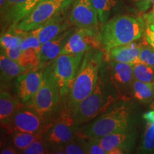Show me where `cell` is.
I'll return each mask as SVG.
<instances>
[{
	"label": "cell",
	"instance_id": "obj_3",
	"mask_svg": "<svg viewBox=\"0 0 154 154\" xmlns=\"http://www.w3.org/2000/svg\"><path fill=\"white\" fill-rule=\"evenodd\" d=\"M144 21L130 15H116L101 24L99 36L106 53L117 46L137 41L145 34Z\"/></svg>",
	"mask_w": 154,
	"mask_h": 154
},
{
	"label": "cell",
	"instance_id": "obj_15",
	"mask_svg": "<svg viewBox=\"0 0 154 154\" xmlns=\"http://www.w3.org/2000/svg\"><path fill=\"white\" fill-rule=\"evenodd\" d=\"M107 61L111 79L121 95L125 97V93L129 90L132 91V82L134 79L132 65L116 61Z\"/></svg>",
	"mask_w": 154,
	"mask_h": 154
},
{
	"label": "cell",
	"instance_id": "obj_26",
	"mask_svg": "<svg viewBox=\"0 0 154 154\" xmlns=\"http://www.w3.org/2000/svg\"><path fill=\"white\" fill-rule=\"evenodd\" d=\"M21 66L28 69L37 68L40 64L39 51L35 49H26L22 51L18 59Z\"/></svg>",
	"mask_w": 154,
	"mask_h": 154
},
{
	"label": "cell",
	"instance_id": "obj_25",
	"mask_svg": "<svg viewBox=\"0 0 154 154\" xmlns=\"http://www.w3.org/2000/svg\"><path fill=\"white\" fill-rule=\"evenodd\" d=\"M134 79L143 82H154V68L141 61L132 65Z\"/></svg>",
	"mask_w": 154,
	"mask_h": 154
},
{
	"label": "cell",
	"instance_id": "obj_10",
	"mask_svg": "<svg viewBox=\"0 0 154 154\" xmlns=\"http://www.w3.org/2000/svg\"><path fill=\"white\" fill-rule=\"evenodd\" d=\"M99 30L88 28H76L66 44L61 51L63 54H77L86 52L93 48H101Z\"/></svg>",
	"mask_w": 154,
	"mask_h": 154
},
{
	"label": "cell",
	"instance_id": "obj_1",
	"mask_svg": "<svg viewBox=\"0 0 154 154\" xmlns=\"http://www.w3.org/2000/svg\"><path fill=\"white\" fill-rule=\"evenodd\" d=\"M105 60H103L100 69L95 88L81 102L72 113L77 126L93 120L105 112L121 98H125L111 81L108 68V61Z\"/></svg>",
	"mask_w": 154,
	"mask_h": 154
},
{
	"label": "cell",
	"instance_id": "obj_11",
	"mask_svg": "<svg viewBox=\"0 0 154 154\" xmlns=\"http://www.w3.org/2000/svg\"><path fill=\"white\" fill-rule=\"evenodd\" d=\"M72 26L77 28H88L99 30L97 11L91 0H75L69 16Z\"/></svg>",
	"mask_w": 154,
	"mask_h": 154
},
{
	"label": "cell",
	"instance_id": "obj_5",
	"mask_svg": "<svg viewBox=\"0 0 154 154\" xmlns=\"http://www.w3.org/2000/svg\"><path fill=\"white\" fill-rule=\"evenodd\" d=\"M61 99L59 86L48 65L44 69L43 79L37 93L26 104L30 106L48 120L59 108Z\"/></svg>",
	"mask_w": 154,
	"mask_h": 154
},
{
	"label": "cell",
	"instance_id": "obj_40",
	"mask_svg": "<svg viewBox=\"0 0 154 154\" xmlns=\"http://www.w3.org/2000/svg\"><path fill=\"white\" fill-rule=\"evenodd\" d=\"M149 2L151 6H154V0H149Z\"/></svg>",
	"mask_w": 154,
	"mask_h": 154
},
{
	"label": "cell",
	"instance_id": "obj_20",
	"mask_svg": "<svg viewBox=\"0 0 154 154\" xmlns=\"http://www.w3.org/2000/svg\"><path fill=\"white\" fill-rule=\"evenodd\" d=\"M18 102L8 91L2 88L0 92V121L1 126L8 130Z\"/></svg>",
	"mask_w": 154,
	"mask_h": 154
},
{
	"label": "cell",
	"instance_id": "obj_23",
	"mask_svg": "<svg viewBox=\"0 0 154 154\" xmlns=\"http://www.w3.org/2000/svg\"><path fill=\"white\" fill-rule=\"evenodd\" d=\"M91 2L97 11L101 24L111 18L119 4V0H91Z\"/></svg>",
	"mask_w": 154,
	"mask_h": 154
},
{
	"label": "cell",
	"instance_id": "obj_14",
	"mask_svg": "<svg viewBox=\"0 0 154 154\" xmlns=\"http://www.w3.org/2000/svg\"><path fill=\"white\" fill-rule=\"evenodd\" d=\"M43 72L44 69L37 67L29 69L17 78V93L22 103L29 102L37 93L43 79Z\"/></svg>",
	"mask_w": 154,
	"mask_h": 154
},
{
	"label": "cell",
	"instance_id": "obj_24",
	"mask_svg": "<svg viewBox=\"0 0 154 154\" xmlns=\"http://www.w3.org/2000/svg\"><path fill=\"white\" fill-rule=\"evenodd\" d=\"M43 131L44 130L38 133L14 131L11 133V143L22 153V151L28 148L34 141L42 137Z\"/></svg>",
	"mask_w": 154,
	"mask_h": 154
},
{
	"label": "cell",
	"instance_id": "obj_2",
	"mask_svg": "<svg viewBox=\"0 0 154 154\" xmlns=\"http://www.w3.org/2000/svg\"><path fill=\"white\" fill-rule=\"evenodd\" d=\"M105 56L106 52L101 48H93L84 54L68 94L66 104L72 113L95 88Z\"/></svg>",
	"mask_w": 154,
	"mask_h": 154
},
{
	"label": "cell",
	"instance_id": "obj_13",
	"mask_svg": "<svg viewBox=\"0 0 154 154\" xmlns=\"http://www.w3.org/2000/svg\"><path fill=\"white\" fill-rule=\"evenodd\" d=\"M42 0H7V7L5 14L1 16L2 28H14L34 9Z\"/></svg>",
	"mask_w": 154,
	"mask_h": 154
},
{
	"label": "cell",
	"instance_id": "obj_17",
	"mask_svg": "<svg viewBox=\"0 0 154 154\" xmlns=\"http://www.w3.org/2000/svg\"><path fill=\"white\" fill-rule=\"evenodd\" d=\"M76 28L75 26L69 28L68 29L63 31L59 35L55 36L52 39L49 40L45 44H42L39 51L40 64L38 66L39 68H42L44 65L48 64L60 54L61 51Z\"/></svg>",
	"mask_w": 154,
	"mask_h": 154
},
{
	"label": "cell",
	"instance_id": "obj_38",
	"mask_svg": "<svg viewBox=\"0 0 154 154\" xmlns=\"http://www.w3.org/2000/svg\"><path fill=\"white\" fill-rule=\"evenodd\" d=\"M7 7V0H0V12H1V16L5 14L6 9Z\"/></svg>",
	"mask_w": 154,
	"mask_h": 154
},
{
	"label": "cell",
	"instance_id": "obj_18",
	"mask_svg": "<svg viewBox=\"0 0 154 154\" xmlns=\"http://www.w3.org/2000/svg\"><path fill=\"white\" fill-rule=\"evenodd\" d=\"M141 47V44L134 42L117 46L107 51V60L127 63L133 65L140 61L139 56Z\"/></svg>",
	"mask_w": 154,
	"mask_h": 154
},
{
	"label": "cell",
	"instance_id": "obj_28",
	"mask_svg": "<svg viewBox=\"0 0 154 154\" xmlns=\"http://www.w3.org/2000/svg\"><path fill=\"white\" fill-rule=\"evenodd\" d=\"M24 154H44L50 153V148L43 138L41 137L34 141L31 145L22 151Z\"/></svg>",
	"mask_w": 154,
	"mask_h": 154
},
{
	"label": "cell",
	"instance_id": "obj_27",
	"mask_svg": "<svg viewBox=\"0 0 154 154\" xmlns=\"http://www.w3.org/2000/svg\"><path fill=\"white\" fill-rule=\"evenodd\" d=\"M138 153H154V124L147 123L146 130L142 137L141 143L138 149Z\"/></svg>",
	"mask_w": 154,
	"mask_h": 154
},
{
	"label": "cell",
	"instance_id": "obj_35",
	"mask_svg": "<svg viewBox=\"0 0 154 154\" xmlns=\"http://www.w3.org/2000/svg\"><path fill=\"white\" fill-rule=\"evenodd\" d=\"M19 151L14 146H6L3 149H1V154H17L19 153Z\"/></svg>",
	"mask_w": 154,
	"mask_h": 154
},
{
	"label": "cell",
	"instance_id": "obj_16",
	"mask_svg": "<svg viewBox=\"0 0 154 154\" xmlns=\"http://www.w3.org/2000/svg\"><path fill=\"white\" fill-rule=\"evenodd\" d=\"M69 9L59 13L33 31L42 44H45L63 31L72 27L69 19Z\"/></svg>",
	"mask_w": 154,
	"mask_h": 154
},
{
	"label": "cell",
	"instance_id": "obj_39",
	"mask_svg": "<svg viewBox=\"0 0 154 154\" xmlns=\"http://www.w3.org/2000/svg\"><path fill=\"white\" fill-rule=\"evenodd\" d=\"M149 27L150 29H151V30L154 31V22L151 23V24H150L149 25Z\"/></svg>",
	"mask_w": 154,
	"mask_h": 154
},
{
	"label": "cell",
	"instance_id": "obj_9",
	"mask_svg": "<svg viewBox=\"0 0 154 154\" xmlns=\"http://www.w3.org/2000/svg\"><path fill=\"white\" fill-rule=\"evenodd\" d=\"M48 121L42 116L35 109L26 103L16 108L8 132L22 131L29 133H38L42 131L48 125Z\"/></svg>",
	"mask_w": 154,
	"mask_h": 154
},
{
	"label": "cell",
	"instance_id": "obj_32",
	"mask_svg": "<svg viewBox=\"0 0 154 154\" xmlns=\"http://www.w3.org/2000/svg\"><path fill=\"white\" fill-rule=\"evenodd\" d=\"M3 50V49H2ZM4 52L5 53V54L7 56V57L10 58V59H13V60L18 61V59L19 57H20L21 54L22 52V48H21V45L18 46V47L13 48V49H6L3 50Z\"/></svg>",
	"mask_w": 154,
	"mask_h": 154
},
{
	"label": "cell",
	"instance_id": "obj_30",
	"mask_svg": "<svg viewBox=\"0 0 154 154\" xmlns=\"http://www.w3.org/2000/svg\"><path fill=\"white\" fill-rule=\"evenodd\" d=\"M86 138V152L87 154H106L99 140L96 138Z\"/></svg>",
	"mask_w": 154,
	"mask_h": 154
},
{
	"label": "cell",
	"instance_id": "obj_36",
	"mask_svg": "<svg viewBox=\"0 0 154 154\" xmlns=\"http://www.w3.org/2000/svg\"><path fill=\"white\" fill-rule=\"evenodd\" d=\"M143 118L147 123L154 124V109L147 111L143 115Z\"/></svg>",
	"mask_w": 154,
	"mask_h": 154
},
{
	"label": "cell",
	"instance_id": "obj_19",
	"mask_svg": "<svg viewBox=\"0 0 154 154\" xmlns=\"http://www.w3.org/2000/svg\"><path fill=\"white\" fill-rule=\"evenodd\" d=\"M0 69L2 84H7L11 82L29 70L21 66L18 61L13 60L7 57L2 49L0 55Z\"/></svg>",
	"mask_w": 154,
	"mask_h": 154
},
{
	"label": "cell",
	"instance_id": "obj_33",
	"mask_svg": "<svg viewBox=\"0 0 154 154\" xmlns=\"http://www.w3.org/2000/svg\"><path fill=\"white\" fill-rule=\"evenodd\" d=\"M136 9L140 12H144L151 7L149 0H131Z\"/></svg>",
	"mask_w": 154,
	"mask_h": 154
},
{
	"label": "cell",
	"instance_id": "obj_29",
	"mask_svg": "<svg viewBox=\"0 0 154 154\" xmlns=\"http://www.w3.org/2000/svg\"><path fill=\"white\" fill-rule=\"evenodd\" d=\"M41 47L42 44L40 43L37 35L34 33L33 30L25 32L24 39L21 44V48H22V51L32 48V49H35L40 51Z\"/></svg>",
	"mask_w": 154,
	"mask_h": 154
},
{
	"label": "cell",
	"instance_id": "obj_21",
	"mask_svg": "<svg viewBox=\"0 0 154 154\" xmlns=\"http://www.w3.org/2000/svg\"><path fill=\"white\" fill-rule=\"evenodd\" d=\"M50 153L86 154V138L77 134L67 143L51 149Z\"/></svg>",
	"mask_w": 154,
	"mask_h": 154
},
{
	"label": "cell",
	"instance_id": "obj_8",
	"mask_svg": "<svg viewBox=\"0 0 154 154\" xmlns=\"http://www.w3.org/2000/svg\"><path fill=\"white\" fill-rule=\"evenodd\" d=\"M75 0H42L27 16L15 26L20 32H30L39 27L56 15L68 10Z\"/></svg>",
	"mask_w": 154,
	"mask_h": 154
},
{
	"label": "cell",
	"instance_id": "obj_12",
	"mask_svg": "<svg viewBox=\"0 0 154 154\" xmlns=\"http://www.w3.org/2000/svg\"><path fill=\"white\" fill-rule=\"evenodd\" d=\"M136 132L131 128L96 138L106 154L129 153L136 143Z\"/></svg>",
	"mask_w": 154,
	"mask_h": 154
},
{
	"label": "cell",
	"instance_id": "obj_4",
	"mask_svg": "<svg viewBox=\"0 0 154 154\" xmlns=\"http://www.w3.org/2000/svg\"><path fill=\"white\" fill-rule=\"evenodd\" d=\"M131 111L126 97L121 98L89 124L78 129L86 138H101L106 135L131 128Z\"/></svg>",
	"mask_w": 154,
	"mask_h": 154
},
{
	"label": "cell",
	"instance_id": "obj_41",
	"mask_svg": "<svg viewBox=\"0 0 154 154\" xmlns=\"http://www.w3.org/2000/svg\"><path fill=\"white\" fill-rule=\"evenodd\" d=\"M151 108L152 109H154V100L153 101V103H151Z\"/></svg>",
	"mask_w": 154,
	"mask_h": 154
},
{
	"label": "cell",
	"instance_id": "obj_31",
	"mask_svg": "<svg viewBox=\"0 0 154 154\" xmlns=\"http://www.w3.org/2000/svg\"><path fill=\"white\" fill-rule=\"evenodd\" d=\"M139 60L154 68V49L148 46L142 45L139 56Z\"/></svg>",
	"mask_w": 154,
	"mask_h": 154
},
{
	"label": "cell",
	"instance_id": "obj_7",
	"mask_svg": "<svg viewBox=\"0 0 154 154\" xmlns=\"http://www.w3.org/2000/svg\"><path fill=\"white\" fill-rule=\"evenodd\" d=\"M77 125L72 113L67 106H64L59 112V116L44 129L42 138L50 148L61 146L71 140L77 134Z\"/></svg>",
	"mask_w": 154,
	"mask_h": 154
},
{
	"label": "cell",
	"instance_id": "obj_37",
	"mask_svg": "<svg viewBox=\"0 0 154 154\" xmlns=\"http://www.w3.org/2000/svg\"><path fill=\"white\" fill-rule=\"evenodd\" d=\"M143 19L148 25L154 22V6H153V9L150 12L143 15Z\"/></svg>",
	"mask_w": 154,
	"mask_h": 154
},
{
	"label": "cell",
	"instance_id": "obj_22",
	"mask_svg": "<svg viewBox=\"0 0 154 154\" xmlns=\"http://www.w3.org/2000/svg\"><path fill=\"white\" fill-rule=\"evenodd\" d=\"M132 92L138 101L143 103H149L154 100V82H143L134 79Z\"/></svg>",
	"mask_w": 154,
	"mask_h": 154
},
{
	"label": "cell",
	"instance_id": "obj_42",
	"mask_svg": "<svg viewBox=\"0 0 154 154\" xmlns=\"http://www.w3.org/2000/svg\"></svg>",
	"mask_w": 154,
	"mask_h": 154
},
{
	"label": "cell",
	"instance_id": "obj_34",
	"mask_svg": "<svg viewBox=\"0 0 154 154\" xmlns=\"http://www.w3.org/2000/svg\"><path fill=\"white\" fill-rule=\"evenodd\" d=\"M145 38L148 44L154 49V31L151 30L149 26L146 29Z\"/></svg>",
	"mask_w": 154,
	"mask_h": 154
},
{
	"label": "cell",
	"instance_id": "obj_6",
	"mask_svg": "<svg viewBox=\"0 0 154 154\" xmlns=\"http://www.w3.org/2000/svg\"><path fill=\"white\" fill-rule=\"evenodd\" d=\"M84 54L85 52L59 54L47 64L59 86L61 99L68 95Z\"/></svg>",
	"mask_w": 154,
	"mask_h": 154
}]
</instances>
